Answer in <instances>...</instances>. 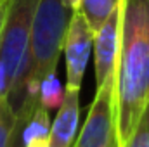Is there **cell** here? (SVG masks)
<instances>
[{"label": "cell", "mask_w": 149, "mask_h": 147, "mask_svg": "<svg viewBox=\"0 0 149 147\" xmlns=\"http://www.w3.org/2000/svg\"><path fill=\"white\" fill-rule=\"evenodd\" d=\"M50 118H49V111L43 106L37 104V107L33 112L24 119L23 128H21V137L24 147L35 142H49V135H50Z\"/></svg>", "instance_id": "cell-8"}, {"label": "cell", "mask_w": 149, "mask_h": 147, "mask_svg": "<svg viewBox=\"0 0 149 147\" xmlns=\"http://www.w3.org/2000/svg\"><path fill=\"white\" fill-rule=\"evenodd\" d=\"M16 123H17L16 112L9 106V102L3 99L0 102V147H9Z\"/></svg>", "instance_id": "cell-11"}, {"label": "cell", "mask_w": 149, "mask_h": 147, "mask_svg": "<svg viewBox=\"0 0 149 147\" xmlns=\"http://www.w3.org/2000/svg\"><path fill=\"white\" fill-rule=\"evenodd\" d=\"M121 0H80L76 10L85 17L90 30L95 33L106 19L120 7Z\"/></svg>", "instance_id": "cell-9"}, {"label": "cell", "mask_w": 149, "mask_h": 147, "mask_svg": "<svg viewBox=\"0 0 149 147\" xmlns=\"http://www.w3.org/2000/svg\"><path fill=\"white\" fill-rule=\"evenodd\" d=\"M149 104V0L120 2L114 106L118 146L128 140Z\"/></svg>", "instance_id": "cell-1"}, {"label": "cell", "mask_w": 149, "mask_h": 147, "mask_svg": "<svg viewBox=\"0 0 149 147\" xmlns=\"http://www.w3.org/2000/svg\"><path fill=\"white\" fill-rule=\"evenodd\" d=\"M28 116H30V114H26V112L17 114V123H16V128H14V132H12L9 147H24L23 137H21V128H23V123H24V119H26Z\"/></svg>", "instance_id": "cell-13"}, {"label": "cell", "mask_w": 149, "mask_h": 147, "mask_svg": "<svg viewBox=\"0 0 149 147\" xmlns=\"http://www.w3.org/2000/svg\"><path fill=\"white\" fill-rule=\"evenodd\" d=\"M73 12V9L64 5L61 0L38 2L24 66L5 97L16 116L19 112L31 114L37 107L40 81L57 69Z\"/></svg>", "instance_id": "cell-2"}, {"label": "cell", "mask_w": 149, "mask_h": 147, "mask_svg": "<svg viewBox=\"0 0 149 147\" xmlns=\"http://www.w3.org/2000/svg\"><path fill=\"white\" fill-rule=\"evenodd\" d=\"M64 5H68L70 9H73V10H76V7H78V2L80 0H61Z\"/></svg>", "instance_id": "cell-15"}, {"label": "cell", "mask_w": 149, "mask_h": 147, "mask_svg": "<svg viewBox=\"0 0 149 147\" xmlns=\"http://www.w3.org/2000/svg\"><path fill=\"white\" fill-rule=\"evenodd\" d=\"M3 2H7V0H3Z\"/></svg>", "instance_id": "cell-17"}, {"label": "cell", "mask_w": 149, "mask_h": 147, "mask_svg": "<svg viewBox=\"0 0 149 147\" xmlns=\"http://www.w3.org/2000/svg\"><path fill=\"white\" fill-rule=\"evenodd\" d=\"M94 43V31L87 24L85 17L74 10L64 38V59H66V85L68 88H81V80L87 69Z\"/></svg>", "instance_id": "cell-5"}, {"label": "cell", "mask_w": 149, "mask_h": 147, "mask_svg": "<svg viewBox=\"0 0 149 147\" xmlns=\"http://www.w3.org/2000/svg\"><path fill=\"white\" fill-rule=\"evenodd\" d=\"M38 2L40 0H7L5 5L0 33V66L5 71L9 90L26 61Z\"/></svg>", "instance_id": "cell-3"}, {"label": "cell", "mask_w": 149, "mask_h": 147, "mask_svg": "<svg viewBox=\"0 0 149 147\" xmlns=\"http://www.w3.org/2000/svg\"><path fill=\"white\" fill-rule=\"evenodd\" d=\"M26 147H49V142H35V144H30Z\"/></svg>", "instance_id": "cell-16"}, {"label": "cell", "mask_w": 149, "mask_h": 147, "mask_svg": "<svg viewBox=\"0 0 149 147\" xmlns=\"http://www.w3.org/2000/svg\"><path fill=\"white\" fill-rule=\"evenodd\" d=\"M64 87L61 85L59 78L56 71L49 73L42 81H40V88H38V104L43 106L47 111L59 109L63 99H64Z\"/></svg>", "instance_id": "cell-10"}, {"label": "cell", "mask_w": 149, "mask_h": 147, "mask_svg": "<svg viewBox=\"0 0 149 147\" xmlns=\"http://www.w3.org/2000/svg\"><path fill=\"white\" fill-rule=\"evenodd\" d=\"M73 147H120L116 135L114 73H111L102 85L97 87L87 119Z\"/></svg>", "instance_id": "cell-4"}, {"label": "cell", "mask_w": 149, "mask_h": 147, "mask_svg": "<svg viewBox=\"0 0 149 147\" xmlns=\"http://www.w3.org/2000/svg\"><path fill=\"white\" fill-rule=\"evenodd\" d=\"M120 147H149V104L139 118L128 140L123 142Z\"/></svg>", "instance_id": "cell-12"}, {"label": "cell", "mask_w": 149, "mask_h": 147, "mask_svg": "<svg viewBox=\"0 0 149 147\" xmlns=\"http://www.w3.org/2000/svg\"><path fill=\"white\" fill-rule=\"evenodd\" d=\"M5 5H7V2L0 0V33H2V26H3V17H5Z\"/></svg>", "instance_id": "cell-14"}, {"label": "cell", "mask_w": 149, "mask_h": 147, "mask_svg": "<svg viewBox=\"0 0 149 147\" xmlns=\"http://www.w3.org/2000/svg\"><path fill=\"white\" fill-rule=\"evenodd\" d=\"M118 31H120V7L106 19V23L94 33V69L95 85H102L104 80L114 73L118 55Z\"/></svg>", "instance_id": "cell-6"}, {"label": "cell", "mask_w": 149, "mask_h": 147, "mask_svg": "<svg viewBox=\"0 0 149 147\" xmlns=\"http://www.w3.org/2000/svg\"><path fill=\"white\" fill-rule=\"evenodd\" d=\"M64 99L50 125L49 147H73L80 121V88L64 87Z\"/></svg>", "instance_id": "cell-7"}]
</instances>
